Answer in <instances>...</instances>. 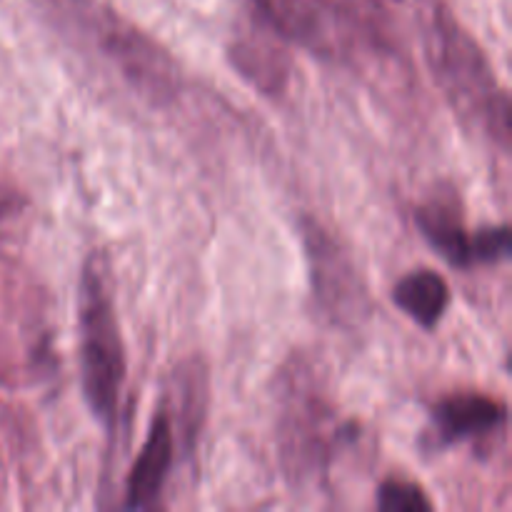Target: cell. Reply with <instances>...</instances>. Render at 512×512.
I'll list each match as a JSON object with an SVG mask.
<instances>
[{"label":"cell","mask_w":512,"mask_h":512,"mask_svg":"<svg viewBox=\"0 0 512 512\" xmlns=\"http://www.w3.org/2000/svg\"><path fill=\"white\" fill-rule=\"evenodd\" d=\"M78 330L80 383H83L85 403L95 418L110 423L123 390L125 348L105 265L93 255L80 275Z\"/></svg>","instance_id":"cell-1"},{"label":"cell","mask_w":512,"mask_h":512,"mask_svg":"<svg viewBox=\"0 0 512 512\" xmlns=\"http://www.w3.org/2000/svg\"><path fill=\"white\" fill-rule=\"evenodd\" d=\"M88 20L93 23L100 48L140 95L153 103H168L178 93V70L155 40L110 10H98L95 5L90 8Z\"/></svg>","instance_id":"cell-2"},{"label":"cell","mask_w":512,"mask_h":512,"mask_svg":"<svg viewBox=\"0 0 512 512\" xmlns=\"http://www.w3.org/2000/svg\"><path fill=\"white\" fill-rule=\"evenodd\" d=\"M303 240L310 263V285L320 308L348 323L363 318L368 313V295L348 250L315 220L303 223Z\"/></svg>","instance_id":"cell-3"},{"label":"cell","mask_w":512,"mask_h":512,"mask_svg":"<svg viewBox=\"0 0 512 512\" xmlns=\"http://www.w3.org/2000/svg\"><path fill=\"white\" fill-rule=\"evenodd\" d=\"M175 460V433L173 423L165 413L155 415L150 423L148 438L135 458L125 488V508H153L155 500L163 493L170 468Z\"/></svg>","instance_id":"cell-4"},{"label":"cell","mask_w":512,"mask_h":512,"mask_svg":"<svg viewBox=\"0 0 512 512\" xmlns=\"http://www.w3.org/2000/svg\"><path fill=\"white\" fill-rule=\"evenodd\" d=\"M423 238L455 268L465 270L473 263V235L463 223V210L453 193H435L415 213Z\"/></svg>","instance_id":"cell-5"},{"label":"cell","mask_w":512,"mask_h":512,"mask_svg":"<svg viewBox=\"0 0 512 512\" xmlns=\"http://www.w3.org/2000/svg\"><path fill=\"white\" fill-rule=\"evenodd\" d=\"M433 423L435 438L443 445H455L500 428L505 423V405L480 393L450 395L433 408Z\"/></svg>","instance_id":"cell-6"},{"label":"cell","mask_w":512,"mask_h":512,"mask_svg":"<svg viewBox=\"0 0 512 512\" xmlns=\"http://www.w3.org/2000/svg\"><path fill=\"white\" fill-rule=\"evenodd\" d=\"M393 300L420 328L433 330L448 310L450 288L443 275L433 273V270H415V273L398 280Z\"/></svg>","instance_id":"cell-7"},{"label":"cell","mask_w":512,"mask_h":512,"mask_svg":"<svg viewBox=\"0 0 512 512\" xmlns=\"http://www.w3.org/2000/svg\"><path fill=\"white\" fill-rule=\"evenodd\" d=\"M230 63L255 88L265 93H280L288 83V60L283 50L263 38H243L230 48Z\"/></svg>","instance_id":"cell-8"},{"label":"cell","mask_w":512,"mask_h":512,"mask_svg":"<svg viewBox=\"0 0 512 512\" xmlns=\"http://www.w3.org/2000/svg\"><path fill=\"white\" fill-rule=\"evenodd\" d=\"M253 5L273 33L313 50H323L328 45L320 18L308 0H253Z\"/></svg>","instance_id":"cell-9"},{"label":"cell","mask_w":512,"mask_h":512,"mask_svg":"<svg viewBox=\"0 0 512 512\" xmlns=\"http://www.w3.org/2000/svg\"><path fill=\"white\" fill-rule=\"evenodd\" d=\"M378 508L385 512H430L433 503L415 483L388 480L378 490Z\"/></svg>","instance_id":"cell-10"},{"label":"cell","mask_w":512,"mask_h":512,"mask_svg":"<svg viewBox=\"0 0 512 512\" xmlns=\"http://www.w3.org/2000/svg\"><path fill=\"white\" fill-rule=\"evenodd\" d=\"M512 253V238L508 225L483 228L473 233V263H500Z\"/></svg>","instance_id":"cell-11"}]
</instances>
